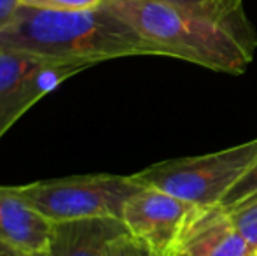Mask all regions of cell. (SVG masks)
<instances>
[{
  "instance_id": "cell-16",
  "label": "cell",
  "mask_w": 257,
  "mask_h": 256,
  "mask_svg": "<svg viewBox=\"0 0 257 256\" xmlns=\"http://www.w3.org/2000/svg\"><path fill=\"white\" fill-rule=\"evenodd\" d=\"M0 256H48V251H25L0 242Z\"/></svg>"
},
{
  "instance_id": "cell-3",
  "label": "cell",
  "mask_w": 257,
  "mask_h": 256,
  "mask_svg": "<svg viewBox=\"0 0 257 256\" xmlns=\"http://www.w3.org/2000/svg\"><path fill=\"white\" fill-rule=\"evenodd\" d=\"M257 163V139L203 156L172 158L132 174L139 185L165 192L196 207L220 205Z\"/></svg>"
},
{
  "instance_id": "cell-15",
  "label": "cell",
  "mask_w": 257,
  "mask_h": 256,
  "mask_svg": "<svg viewBox=\"0 0 257 256\" xmlns=\"http://www.w3.org/2000/svg\"><path fill=\"white\" fill-rule=\"evenodd\" d=\"M18 7H20L18 0H0V32L11 23Z\"/></svg>"
},
{
  "instance_id": "cell-2",
  "label": "cell",
  "mask_w": 257,
  "mask_h": 256,
  "mask_svg": "<svg viewBox=\"0 0 257 256\" xmlns=\"http://www.w3.org/2000/svg\"><path fill=\"white\" fill-rule=\"evenodd\" d=\"M102 6L158 48L161 56L226 74H243L254 58L222 27L159 0H103Z\"/></svg>"
},
{
  "instance_id": "cell-5",
  "label": "cell",
  "mask_w": 257,
  "mask_h": 256,
  "mask_svg": "<svg viewBox=\"0 0 257 256\" xmlns=\"http://www.w3.org/2000/svg\"><path fill=\"white\" fill-rule=\"evenodd\" d=\"M86 68L89 65L0 49V139L42 97Z\"/></svg>"
},
{
  "instance_id": "cell-6",
  "label": "cell",
  "mask_w": 257,
  "mask_h": 256,
  "mask_svg": "<svg viewBox=\"0 0 257 256\" xmlns=\"http://www.w3.org/2000/svg\"><path fill=\"white\" fill-rule=\"evenodd\" d=\"M196 205L144 186L124 205L121 221L132 235L142 239L161 256H170Z\"/></svg>"
},
{
  "instance_id": "cell-17",
  "label": "cell",
  "mask_w": 257,
  "mask_h": 256,
  "mask_svg": "<svg viewBox=\"0 0 257 256\" xmlns=\"http://www.w3.org/2000/svg\"><path fill=\"white\" fill-rule=\"evenodd\" d=\"M252 256H257V251H255V253H254V254H252Z\"/></svg>"
},
{
  "instance_id": "cell-13",
  "label": "cell",
  "mask_w": 257,
  "mask_h": 256,
  "mask_svg": "<svg viewBox=\"0 0 257 256\" xmlns=\"http://www.w3.org/2000/svg\"><path fill=\"white\" fill-rule=\"evenodd\" d=\"M103 0H18L20 6L35 7V9L51 11H77L100 7Z\"/></svg>"
},
{
  "instance_id": "cell-4",
  "label": "cell",
  "mask_w": 257,
  "mask_h": 256,
  "mask_svg": "<svg viewBox=\"0 0 257 256\" xmlns=\"http://www.w3.org/2000/svg\"><path fill=\"white\" fill-rule=\"evenodd\" d=\"M21 197L49 221L122 218L128 200L144 188L132 176L88 174L16 186Z\"/></svg>"
},
{
  "instance_id": "cell-1",
  "label": "cell",
  "mask_w": 257,
  "mask_h": 256,
  "mask_svg": "<svg viewBox=\"0 0 257 256\" xmlns=\"http://www.w3.org/2000/svg\"><path fill=\"white\" fill-rule=\"evenodd\" d=\"M0 49L89 67L128 56H161L158 48L103 6L77 11L20 6L0 32Z\"/></svg>"
},
{
  "instance_id": "cell-9",
  "label": "cell",
  "mask_w": 257,
  "mask_h": 256,
  "mask_svg": "<svg viewBox=\"0 0 257 256\" xmlns=\"http://www.w3.org/2000/svg\"><path fill=\"white\" fill-rule=\"evenodd\" d=\"M128 232L117 218H86L53 223L48 256H103L107 246Z\"/></svg>"
},
{
  "instance_id": "cell-14",
  "label": "cell",
  "mask_w": 257,
  "mask_h": 256,
  "mask_svg": "<svg viewBox=\"0 0 257 256\" xmlns=\"http://www.w3.org/2000/svg\"><path fill=\"white\" fill-rule=\"evenodd\" d=\"M252 195H257V163L238 181V185H234V188L226 195V198L222 200L220 207H231V205L238 204V202H241L247 197H252Z\"/></svg>"
},
{
  "instance_id": "cell-11",
  "label": "cell",
  "mask_w": 257,
  "mask_h": 256,
  "mask_svg": "<svg viewBox=\"0 0 257 256\" xmlns=\"http://www.w3.org/2000/svg\"><path fill=\"white\" fill-rule=\"evenodd\" d=\"M224 209L233 228L240 233L250 253L254 254L257 251V195L247 197L238 204Z\"/></svg>"
},
{
  "instance_id": "cell-7",
  "label": "cell",
  "mask_w": 257,
  "mask_h": 256,
  "mask_svg": "<svg viewBox=\"0 0 257 256\" xmlns=\"http://www.w3.org/2000/svg\"><path fill=\"white\" fill-rule=\"evenodd\" d=\"M170 256H252L220 205L198 207Z\"/></svg>"
},
{
  "instance_id": "cell-10",
  "label": "cell",
  "mask_w": 257,
  "mask_h": 256,
  "mask_svg": "<svg viewBox=\"0 0 257 256\" xmlns=\"http://www.w3.org/2000/svg\"><path fill=\"white\" fill-rule=\"evenodd\" d=\"M159 2L219 25L233 34L241 42V46L254 56L257 37L250 21L245 16L243 0H159Z\"/></svg>"
},
{
  "instance_id": "cell-12",
  "label": "cell",
  "mask_w": 257,
  "mask_h": 256,
  "mask_svg": "<svg viewBox=\"0 0 257 256\" xmlns=\"http://www.w3.org/2000/svg\"><path fill=\"white\" fill-rule=\"evenodd\" d=\"M103 256H161L142 239L130 232L121 233L107 246Z\"/></svg>"
},
{
  "instance_id": "cell-8",
  "label": "cell",
  "mask_w": 257,
  "mask_h": 256,
  "mask_svg": "<svg viewBox=\"0 0 257 256\" xmlns=\"http://www.w3.org/2000/svg\"><path fill=\"white\" fill-rule=\"evenodd\" d=\"M53 221L28 204L16 186H0V242L25 251H48Z\"/></svg>"
}]
</instances>
